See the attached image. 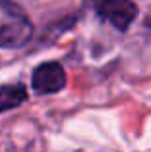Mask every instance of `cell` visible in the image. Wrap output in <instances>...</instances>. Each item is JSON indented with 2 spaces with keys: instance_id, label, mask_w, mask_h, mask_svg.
<instances>
[{
  "instance_id": "1",
  "label": "cell",
  "mask_w": 151,
  "mask_h": 152,
  "mask_svg": "<svg viewBox=\"0 0 151 152\" xmlns=\"http://www.w3.org/2000/svg\"><path fill=\"white\" fill-rule=\"evenodd\" d=\"M33 35V23L21 6L0 0V48H19Z\"/></svg>"
},
{
  "instance_id": "2",
  "label": "cell",
  "mask_w": 151,
  "mask_h": 152,
  "mask_svg": "<svg viewBox=\"0 0 151 152\" xmlns=\"http://www.w3.org/2000/svg\"><path fill=\"white\" fill-rule=\"evenodd\" d=\"M93 4L97 14L120 31L128 29L138 14L136 4L130 0H93Z\"/></svg>"
},
{
  "instance_id": "3",
  "label": "cell",
  "mask_w": 151,
  "mask_h": 152,
  "mask_svg": "<svg viewBox=\"0 0 151 152\" xmlns=\"http://www.w3.org/2000/svg\"><path fill=\"white\" fill-rule=\"evenodd\" d=\"M31 85H33V91L39 93V94L58 93L60 89L66 87V71H64V67L56 62L41 64V66L33 71Z\"/></svg>"
},
{
  "instance_id": "4",
  "label": "cell",
  "mask_w": 151,
  "mask_h": 152,
  "mask_svg": "<svg viewBox=\"0 0 151 152\" xmlns=\"http://www.w3.org/2000/svg\"><path fill=\"white\" fill-rule=\"evenodd\" d=\"M27 91L23 85H2L0 87V112H8L23 104Z\"/></svg>"
}]
</instances>
